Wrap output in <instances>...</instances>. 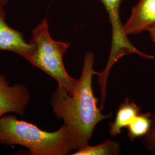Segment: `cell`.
<instances>
[{
  "label": "cell",
  "mask_w": 155,
  "mask_h": 155,
  "mask_svg": "<svg viewBox=\"0 0 155 155\" xmlns=\"http://www.w3.org/2000/svg\"><path fill=\"white\" fill-rule=\"evenodd\" d=\"M9 0H0V2L1 3H2L4 5H7V4H8V2H9Z\"/></svg>",
  "instance_id": "4fadbf2b"
},
{
  "label": "cell",
  "mask_w": 155,
  "mask_h": 155,
  "mask_svg": "<svg viewBox=\"0 0 155 155\" xmlns=\"http://www.w3.org/2000/svg\"><path fill=\"white\" fill-rule=\"evenodd\" d=\"M94 54L86 52L82 74L74 93L70 94L58 85L50 102L56 116L63 120L71 133L75 150L89 144L95 126L111 117L110 113H102L97 105L98 100L93 93V77L98 73L94 71Z\"/></svg>",
  "instance_id": "6da1fadb"
},
{
  "label": "cell",
  "mask_w": 155,
  "mask_h": 155,
  "mask_svg": "<svg viewBox=\"0 0 155 155\" xmlns=\"http://www.w3.org/2000/svg\"><path fill=\"white\" fill-rule=\"evenodd\" d=\"M0 144L21 145L32 155H66L75 150L65 124L55 132H48L12 115L0 117Z\"/></svg>",
  "instance_id": "7a4b0ae2"
},
{
  "label": "cell",
  "mask_w": 155,
  "mask_h": 155,
  "mask_svg": "<svg viewBox=\"0 0 155 155\" xmlns=\"http://www.w3.org/2000/svg\"><path fill=\"white\" fill-rule=\"evenodd\" d=\"M4 6L0 2V50L13 52L25 58L32 50L33 45L25 41L21 32L8 25Z\"/></svg>",
  "instance_id": "52a82bcc"
},
{
  "label": "cell",
  "mask_w": 155,
  "mask_h": 155,
  "mask_svg": "<svg viewBox=\"0 0 155 155\" xmlns=\"http://www.w3.org/2000/svg\"><path fill=\"white\" fill-rule=\"evenodd\" d=\"M145 148L151 152H155V114H152V125L149 132L143 140Z\"/></svg>",
  "instance_id": "8fae6325"
},
{
  "label": "cell",
  "mask_w": 155,
  "mask_h": 155,
  "mask_svg": "<svg viewBox=\"0 0 155 155\" xmlns=\"http://www.w3.org/2000/svg\"><path fill=\"white\" fill-rule=\"evenodd\" d=\"M140 113V107L128 98H125L118 109L114 121L109 124L111 136H116L121 133L122 128L127 127Z\"/></svg>",
  "instance_id": "ba28073f"
},
{
  "label": "cell",
  "mask_w": 155,
  "mask_h": 155,
  "mask_svg": "<svg viewBox=\"0 0 155 155\" xmlns=\"http://www.w3.org/2000/svg\"><path fill=\"white\" fill-rule=\"evenodd\" d=\"M29 41L33 45V48L24 59L55 79L58 85L72 94L77 86L78 79L72 78L67 73L63 60L71 44L52 39L46 19L41 20L32 30Z\"/></svg>",
  "instance_id": "3957f363"
},
{
  "label": "cell",
  "mask_w": 155,
  "mask_h": 155,
  "mask_svg": "<svg viewBox=\"0 0 155 155\" xmlns=\"http://www.w3.org/2000/svg\"><path fill=\"white\" fill-rule=\"evenodd\" d=\"M107 12L111 27V45L110 52L105 70L98 73L99 83L106 85L107 79L111 68L121 58L129 54H137L147 59H153L154 56L147 54L138 50L127 38L120 17V7L122 0H100Z\"/></svg>",
  "instance_id": "277c9868"
},
{
  "label": "cell",
  "mask_w": 155,
  "mask_h": 155,
  "mask_svg": "<svg viewBox=\"0 0 155 155\" xmlns=\"http://www.w3.org/2000/svg\"><path fill=\"white\" fill-rule=\"evenodd\" d=\"M148 32L150 33V39L152 40V42L154 43L155 45V26L152 28H150L148 31Z\"/></svg>",
  "instance_id": "7c38bea8"
},
{
  "label": "cell",
  "mask_w": 155,
  "mask_h": 155,
  "mask_svg": "<svg viewBox=\"0 0 155 155\" xmlns=\"http://www.w3.org/2000/svg\"><path fill=\"white\" fill-rule=\"evenodd\" d=\"M152 113L142 112L138 114L127 126V138L134 141L143 138L149 132L152 125Z\"/></svg>",
  "instance_id": "9c48e42d"
},
{
  "label": "cell",
  "mask_w": 155,
  "mask_h": 155,
  "mask_svg": "<svg viewBox=\"0 0 155 155\" xmlns=\"http://www.w3.org/2000/svg\"><path fill=\"white\" fill-rule=\"evenodd\" d=\"M30 99L28 89L24 84L10 86L4 75L0 74V117L9 113L24 115Z\"/></svg>",
  "instance_id": "5b68a950"
},
{
  "label": "cell",
  "mask_w": 155,
  "mask_h": 155,
  "mask_svg": "<svg viewBox=\"0 0 155 155\" xmlns=\"http://www.w3.org/2000/svg\"><path fill=\"white\" fill-rule=\"evenodd\" d=\"M155 26V0H140L133 6L131 15L124 24L128 35H139Z\"/></svg>",
  "instance_id": "8992f818"
},
{
  "label": "cell",
  "mask_w": 155,
  "mask_h": 155,
  "mask_svg": "<svg viewBox=\"0 0 155 155\" xmlns=\"http://www.w3.org/2000/svg\"><path fill=\"white\" fill-rule=\"evenodd\" d=\"M120 144L119 143L107 140L101 144L95 146L89 144L79 148L74 155H117L120 153Z\"/></svg>",
  "instance_id": "30bf717a"
}]
</instances>
